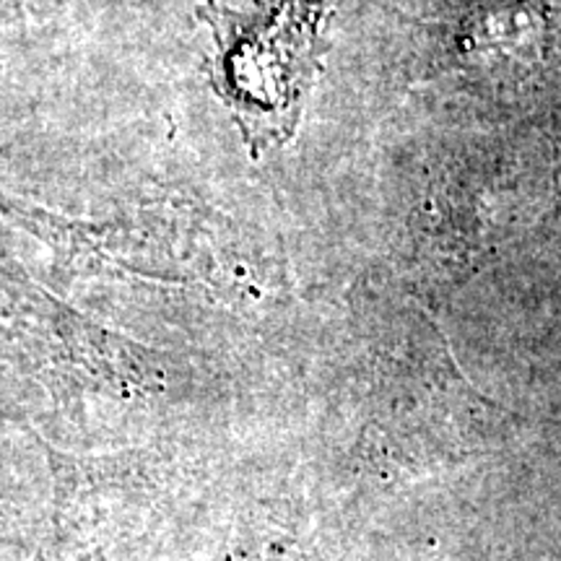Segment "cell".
I'll return each instance as SVG.
<instances>
[{"mask_svg": "<svg viewBox=\"0 0 561 561\" xmlns=\"http://www.w3.org/2000/svg\"><path fill=\"white\" fill-rule=\"evenodd\" d=\"M328 0H276L250 16L210 5L219 37L216 91L234 112L252 157L280 149L299 128L301 107L331 50Z\"/></svg>", "mask_w": 561, "mask_h": 561, "instance_id": "obj_1", "label": "cell"}]
</instances>
